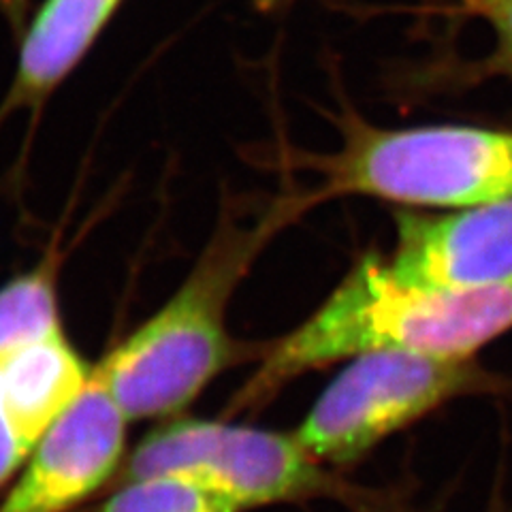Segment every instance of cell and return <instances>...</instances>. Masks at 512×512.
I'll use <instances>...</instances> for the list:
<instances>
[{
	"instance_id": "obj_1",
	"label": "cell",
	"mask_w": 512,
	"mask_h": 512,
	"mask_svg": "<svg viewBox=\"0 0 512 512\" xmlns=\"http://www.w3.org/2000/svg\"><path fill=\"white\" fill-rule=\"evenodd\" d=\"M512 329V282L480 291L399 282L380 254H365L303 325L271 346L235 397L259 408L288 382L365 352L470 359Z\"/></svg>"
},
{
	"instance_id": "obj_2",
	"label": "cell",
	"mask_w": 512,
	"mask_h": 512,
	"mask_svg": "<svg viewBox=\"0 0 512 512\" xmlns=\"http://www.w3.org/2000/svg\"><path fill=\"white\" fill-rule=\"evenodd\" d=\"M278 203L252 227L220 224L173 297L92 367L128 421L180 414L239 357L227 306L256 254L293 210Z\"/></svg>"
},
{
	"instance_id": "obj_3",
	"label": "cell",
	"mask_w": 512,
	"mask_h": 512,
	"mask_svg": "<svg viewBox=\"0 0 512 512\" xmlns=\"http://www.w3.org/2000/svg\"><path fill=\"white\" fill-rule=\"evenodd\" d=\"M342 128V150L323 160L325 197L451 210L512 197V133L459 124L387 131L357 118Z\"/></svg>"
},
{
	"instance_id": "obj_4",
	"label": "cell",
	"mask_w": 512,
	"mask_h": 512,
	"mask_svg": "<svg viewBox=\"0 0 512 512\" xmlns=\"http://www.w3.org/2000/svg\"><path fill=\"white\" fill-rule=\"evenodd\" d=\"M502 380L474 357L444 359L380 350L350 359L293 431L320 466L348 468L389 436L470 393L498 391Z\"/></svg>"
},
{
	"instance_id": "obj_5",
	"label": "cell",
	"mask_w": 512,
	"mask_h": 512,
	"mask_svg": "<svg viewBox=\"0 0 512 512\" xmlns=\"http://www.w3.org/2000/svg\"><path fill=\"white\" fill-rule=\"evenodd\" d=\"M178 474L212 487L242 510L327 498L344 487L293 434L220 421L180 419L158 427L126 459L124 480Z\"/></svg>"
},
{
	"instance_id": "obj_6",
	"label": "cell",
	"mask_w": 512,
	"mask_h": 512,
	"mask_svg": "<svg viewBox=\"0 0 512 512\" xmlns=\"http://www.w3.org/2000/svg\"><path fill=\"white\" fill-rule=\"evenodd\" d=\"M128 423L90 376L84 393L32 448L0 512H64L99 491L120 466Z\"/></svg>"
},
{
	"instance_id": "obj_7",
	"label": "cell",
	"mask_w": 512,
	"mask_h": 512,
	"mask_svg": "<svg viewBox=\"0 0 512 512\" xmlns=\"http://www.w3.org/2000/svg\"><path fill=\"white\" fill-rule=\"evenodd\" d=\"M387 265L406 284L480 291L512 282V197L442 216L397 212Z\"/></svg>"
},
{
	"instance_id": "obj_8",
	"label": "cell",
	"mask_w": 512,
	"mask_h": 512,
	"mask_svg": "<svg viewBox=\"0 0 512 512\" xmlns=\"http://www.w3.org/2000/svg\"><path fill=\"white\" fill-rule=\"evenodd\" d=\"M122 0H45L22 41L11 105H37L101 35Z\"/></svg>"
},
{
	"instance_id": "obj_9",
	"label": "cell",
	"mask_w": 512,
	"mask_h": 512,
	"mask_svg": "<svg viewBox=\"0 0 512 512\" xmlns=\"http://www.w3.org/2000/svg\"><path fill=\"white\" fill-rule=\"evenodd\" d=\"M90 376L92 370L62 331L0 361L7 408L32 448L84 393Z\"/></svg>"
},
{
	"instance_id": "obj_10",
	"label": "cell",
	"mask_w": 512,
	"mask_h": 512,
	"mask_svg": "<svg viewBox=\"0 0 512 512\" xmlns=\"http://www.w3.org/2000/svg\"><path fill=\"white\" fill-rule=\"evenodd\" d=\"M62 331L54 271L41 267L0 288V361Z\"/></svg>"
},
{
	"instance_id": "obj_11",
	"label": "cell",
	"mask_w": 512,
	"mask_h": 512,
	"mask_svg": "<svg viewBox=\"0 0 512 512\" xmlns=\"http://www.w3.org/2000/svg\"><path fill=\"white\" fill-rule=\"evenodd\" d=\"M101 512H244L212 487L195 478L160 474L124 480V485L101 506Z\"/></svg>"
},
{
	"instance_id": "obj_12",
	"label": "cell",
	"mask_w": 512,
	"mask_h": 512,
	"mask_svg": "<svg viewBox=\"0 0 512 512\" xmlns=\"http://www.w3.org/2000/svg\"><path fill=\"white\" fill-rule=\"evenodd\" d=\"M457 3L468 15L485 20L495 32V50L487 69L512 77V0H457Z\"/></svg>"
},
{
	"instance_id": "obj_13",
	"label": "cell",
	"mask_w": 512,
	"mask_h": 512,
	"mask_svg": "<svg viewBox=\"0 0 512 512\" xmlns=\"http://www.w3.org/2000/svg\"><path fill=\"white\" fill-rule=\"evenodd\" d=\"M30 453L32 444L22 436L20 427L15 425L3 395V382H0V485L22 466Z\"/></svg>"
},
{
	"instance_id": "obj_14",
	"label": "cell",
	"mask_w": 512,
	"mask_h": 512,
	"mask_svg": "<svg viewBox=\"0 0 512 512\" xmlns=\"http://www.w3.org/2000/svg\"><path fill=\"white\" fill-rule=\"evenodd\" d=\"M284 3H286V0H254V7L261 9V11H271V9H278Z\"/></svg>"
},
{
	"instance_id": "obj_15",
	"label": "cell",
	"mask_w": 512,
	"mask_h": 512,
	"mask_svg": "<svg viewBox=\"0 0 512 512\" xmlns=\"http://www.w3.org/2000/svg\"><path fill=\"white\" fill-rule=\"evenodd\" d=\"M493 512H502V510H493Z\"/></svg>"
}]
</instances>
